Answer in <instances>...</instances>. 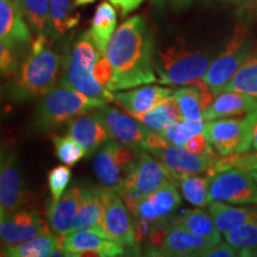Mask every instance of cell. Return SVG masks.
<instances>
[{"label": "cell", "mask_w": 257, "mask_h": 257, "mask_svg": "<svg viewBox=\"0 0 257 257\" xmlns=\"http://www.w3.org/2000/svg\"><path fill=\"white\" fill-rule=\"evenodd\" d=\"M106 56L113 67L111 92L124 91L157 81L154 68V42L142 16H133L112 35Z\"/></svg>", "instance_id": "1"}, {"label": "cell", "mask_w": 257, "mask_h": 257, "mask_svg": "<svg viewBox=\"0 0 257 257\" xmlns=\"http://www.w3.org/2000/svg\"><path fill=\"white\" fill-rule=\"evenodd\" d=\"M63 57L51 48L49 36L38 34L31 50L18 70L12 95L16 100L44 96L55 86L62 69Z\"/></svg>", "instance_id": "2"}, {"label": "cell", "mask_w": 257, "mask_h": 257, "mask_svg": "<svg viewBox=\"0 0 257 257\" xmlns=\"http://www.w3.org/2000/svg\"><path fill=\"white\" fill-rule=\"evenodd\" d=\"M213 57L211 54L189 47L185 41L176 40L157 50L154 68L157 80L165 85H186L206 73Z\"/></svg>", "instance_id": "3"}, {"label": "cell", "mask_w": 257, "mask_h": 257, "mask_svg": "<svg viewBox=\"0 0 257 257\" xmlns=\"http://www.w3.org/2000/svg\"><path fill=\"white\" fill-rule=\"evenodd\" d=\"M106 104L107 102L104 100L92 98L60 83V86L53 87L46 95L42 96L34 118L35 127L40 131L53 130L54 127Z\"/></svg>", "instance_id": "4"}, {"label": "cell", "mask_w": 257, "mask_h": 257, "mask_svg": "<svg viewBox=\"0 0 257 257\" xmlns=\"http://www.w3.org/2000/svg\"><path fill=\"white\" fill-rule=\"evenodd\" d=\"M168 180L170 181L169 170L159 160L150 156L147 150L138 149L136 166L125 176L117 193L124 200L131 216L136 217L138 201L155 192Z\"/></svg>", "instance_id": "5"}, {"label": "cell", "mask_w": 257, "mask_h": 257, "mask_svg": "<svg viewBox=\"0 0 257 257\" xmlns=\"http://www.w3.org/2000/svg\"><path fill=\"white\" fill-rule=\"evenodd\" d=\"M257 123V110L239 118H219L207 120L204 133L219 155L246 153L252 148V137Z\"/></svg>", "instance_id": "6"}, {"label": "cell", "mask_w": 257, "mask_h": 257, "mask_svg": "<svg viewBox=\"0 0 257 257\" xmlns=\"http://www.w3.org/2000/svg\"><path fill=\"white\" fill-rule=\"evenodd\" d=\"M252 50L251 36L245 27L239 25L229 43L213 59L206 73L201 76V80L207 83L214 96L224 91L225 86L231 81Z\"/></svg>", "instance_id": "7"}, {"label": "cell", "mask_w": 257, "mask_h": 257, "mask_svg": "<svg viewBox=\"0 0 257 257\" xmlns=\"http://www.w3.org/2000/svg\"><path fill=\"white\" fill-rule=\"evenodd\" d=\"M224 201L233 205L257 204V182L249 170L230 168L210 176L208 204Z\"/></svg>", "instance_id": "8"}, {"label": "cell", "mask_w": 257, "mask_h": 257, "mask_svg": "<svg viewBox=\"0 0 257 257\" xmlns=\"http://www.w3.org/2000/svg\"><path fill=\"white\" fill-rule=\"evenodd\" d=\"M104 218L99 227L93 230L124 248L136 245L134 223L123 199L114 189L104 186Z\"/></svg>", "instance_id": "9"}, {"label": "cell", "mask_w": 257, "mask_h": 257, "mask_svg": "<svg viewBox=\"0 0 257 257\" xmlns=\"http://www.w3.org/2000/svg\"><path fill=\"white\" fill-rule=\"evenodd\" d=\"M59 249L66 256H98L115 257L123 256L124 246L106 239L95 230H79L59 236Z\"/></svg>", "instance_id": "10"}, {"label": "cell", "mask_w": 257, "mask_h": 257, "mask_svg": "<svg viewBox=\"0 0 257 257\" xmlns=\"http://www.w3.org/2000/svg\"><path fill=\"white\" fill-rule=\"evenodd\" d=\"M149 153L169 170L170 181L175 185H178L179 180L184 175L207 173V170L216 162V160L210 157L194 155L185 147L167 146L157 148Z\"/></svg>", "instance_id": "11"}, {"label": "cell", "mask_w": 257, "mask_h": 257, "mask_svg": "<svg viewBox=\"0 0 257 257\" xmlns=\"http://www.w3.org/2000/svg\"><path fill=\"white\" fill-rule=\"evenodd\" d=\"M93 114L107 128L111 138L136 149H142L144 137L150 130L133 115L125 114L118 108L107 105L96 108Z\"/></svg>", "instance_id": "12"}, {"label": "cell", "mask_w": 257, "mask_h": 257, "mask_svg": "<svg viewBox=\"0 0 257 257\" xmlns=\"http://www.w3.org/2000/svg\"><path fill=\"white\" fill-rule=\"evenodd\" d=\"M180 204L181 198L176 185L168 180L155 192L138 201L135 218H142L152 225L168 223Z\"/></svg>", "instance_id": "13"}, {"label": "cell", "mask_w": 257, "mask_h": 257, "mask_svg": "<svg viewBox=\"0 0 257 257\" xmlns=\"http://www.w3.org/2000/svg\"><path fill=\"white\" fill-rule=\"evenodd\" d=\"M49 229L35 211L17 210L5 213L0 219V240L9 245L27 242Z\"/></svg>", "instance_id": "14"}, {"label": "cell", "mask_w": 257, "mask_h": 257, "mask_svg": "<svg viewBox=\"0 0 257 257\" xmlns=\"http://www.w3.org/2000/svg\"><path fill=\"white\" fill-rule=\"evenodd\" d=\"M218 244L219 242L206 238V237L198 236V234L184 229L180 225L172 224L165 242L155 256H205V253L210 251Z\"/></svg>", "instance_id": "15"}, {"label": "cell", "mask_w": 257, "mask_h": 257, "mask_svg": "<svg viewBox=\"0 0 257 257\" xmlns=\"http://www.w3.org/2000/svg\"><path fill=\"white\" fill-rule=\"evenodd\" d=\"M28 199L17 160L14 155L6 157L0 165V207L5 213H11L23 206Z\"/></svg>", "instance_id": "16"}, {"label": "cell", "mask_w": 257, "mask_h": 257, "mask_svg": "<svg viewBox=\"0 0 257 257\" xmlns=\"http://www.w3.org/2000/svg\"><path fill=\"white\" fill-rule=\"evenodd\" d=\"M61 73L62 74H61L60 83L62 85L76 89V91L92 96V98L100 99L106 102L113 101V93L96 81L93 72L80 66L68 54L66 57H63L62 72Z\"/></svg>", "instance_id": "17"}, {"label": "cell", "mask_w": 257, "mask_h": 257, "mask_svg": "<svg viewBox=\"0 0 257 257\" xmlns=\"http://www.w3.org/2000/svg\"><path fill=\"white\" fill-rule=\"evenodd\" d=\"M104 213V186H81V200L73 218L69 232L96 229L101 224Z\"/></svg>", "instance_id": "18"}, {"label": "cell", "mask_w": 257, "mask_h": 257, "mask_svg": "<svg viewBox=\"0 0 257 257\" xmlns=\"http://www.w3.org/2000/svg\"><path fill=\"white\" fill-rule=\"evenodd\" d=\"M0 41L24 47L31 41V32L17 0H0Z\"/></svg>", "instance_id": "19"}, {"label": "cell", "mask_w": 257, "mask_h": 257, "mask_svg": "<svg viewBox=\"0 0 257 257\" xmlns=\"http://www.w3.org/2000/svg\"><path fill=\"white\" fill-rule=\"evenodd\" d=\"M68 135L86 150V156L92 155L111 138L107 128L94 114H82L69 120Z\"/></svg>", "instance_id": "20"}, {"label": "cell", "mask_w": 257, "mask_h": 257, "mask_svg": "<svg viewBox=\"0 0 257 257\" xmlns=\"http://www.w3.org/2000/svg\"><path fill=\"white\" fill-rule=\"evenodd\" d=\"M257 110V99L240 92H221L202 113L204 120L244 115Z\"/></svg>", "instance_id": "21"}, {"label": "cell", "mask_w": 257, "mask_h": 257, "mask_svg": "<svg viewBox=\"0 0 257 257\" xmlns=\"http://www.w3.org/2000/svg\"><path fill=\"white\" fill-rule=\"evenodd\" d=\"M173 93V89L161 86H143L128 92L113 94V101L125 108L128 114L150 111Z\"/></svg>", "instance_id": "22"}, {"label": "cell", "mask_w": 257, "mask_h": 257, "mask_svg": "<svg viewBox=\"0 0 257 257\" xmlns=\"http://www.w3.org/2000/svg\"><path fill=\"white\" fill-rule=\"evenodd\" d=\"M81 200V186H73L57 202H51L48 208L47 218L51 230L63 236L69 232L73 218Z\"/></svg>", "instance_id": "23"}, {"label": "cell", "mask_w": 257, "mask_h": 257, "mask_svg": "<svg viewBox=\"0 0 257 257\" xmlns=\"http://www.w3.org/2000/svg\"><path fill=\"white\" fill-rule=\"evenodd\" d=\"M208 213L221 233L236 229L249 221L257 220L256 208L233 206L232 204L224 201H211L208 204Z\"/></svg>", "instance_id": "24"}, {"label": "cell", "mask_w": 257, "mask_h": 257, "mask_svg": "<svg viewBox=\"0 0 257 257\" xmlns=\"http://www.w3.org/2000/svg\"><path fill=\"white\" fill-rule=\"evenodd\" d=\"M115 27H117V12L114 8L111 3L101 2L95 10L92 18L91 29L88 30L101 55L106 54L108 42L114 34Z\"/></svg>", "instance_id": "25"}, {"label": "cell", "mask_w": 257, "mask_h": 257, "mask_svg": "<svg viewBox=\"0 0 257 257\" xmlns=\"http://www.w3.org/2000/svg\"><path fill=\"white\" fill-rule=\"evenodd\" d=\"M114 140H108L94 157V173L99 182L115 192L123 184L124 175L114 161Z\"/></svg>", "instance_id": "26"}, {"label": "cell", "mask_w": 257, "mask_h": 257, "mask_svg": "<svg viewBox=\"0 0 257 257\" xmlns=\"http://www.w3.org/2000/svg\"><path fill=\"white\" fill-rule=\"evenodd\" d=\"M130 115H133L135 119L142 123L149 130L156 131V133L162 131L166 126L174 121L182 120V114L173 94L167 96L165 100L161 101L150 111Z\"/></svg>", "instance_id": "27"}, {"label": "cell", "mask_w": 257, "mask_h": 257, "mask_svg": "<svg viewBox=\"0 0 257 257\" xmlns=\"http://www.w3.org/2000/svg\"><path fill=\"white\" fill-rule=\"evenodd\" d=\"M59 249V234L50 232L38 234L27 242L10 245L3 250L5 256L10 257H48L53 256Z\"/></svg>", "instance_id": "28"}, {"label": "cell", "mask_w": 257, "mask_h": 257, "mask_svg": "<svg viewBox=\"0 0 257 257\" xmlns=\"http://www.w3.org/2000/svg\"><path fill=\"white\" fill-rule=\"evenodd\" d=\"M172 224L180 225L184 229L191 231V232L198 234V236L206 237V238L213 239L219 243L221 242L219 230L217 229L211 214L202 210H199V208L184 212L181 216L175 218L172 221Z\"/></svg>", "instance_id": "29"}, {"label": "cell", "mask_w": 257, "mask_h": 257, "mask_svg": "<svg viewBox=\"0 0 257 257\" xmlns=\"http://www.w3.org/2000/svg\"><path fill=\"white\" fill-rule=\"evenodd\" d=\"M27 23L35 32L53 37L49 0H17Z\"/></svg>", "instance_id": "30"}, {"label": "cell", "mask_w": 257, "mask_h": 257, "mask_svg": "<svg viewBox=\"0 0 257 257\" xmlns=\"http://www.w3.org/2000/svg\"><path fill=\"white\" fill-rule=\"evenodd\" d=\"M240 92L257 99V50H252L248 59L237 70L223 92Z\"/></svg>", "instance_id": "31"}, {"label": "cell", "mask_w": 257, "mask_h": 257, "mask_svg": "<svg viewBox=\"0 0 257 257\" xmlns=\"http://www.w3.org/2000/svg\"><path fill=\"white\" fill-rule=\"evenodd\" d=\"M53 38L62 37L80 22V14L74 11L72 0H49Z\"/></svg>", "instance_id": "32"}, {"label": "cell", "mask_w": 257, "mask_h": 257, "mask_svg": "<svg viewBox=\"0 0 257 257\" xmlns=\"http://www.w3.org/2000/svg\"><path fill=\"white\" fill-rule=\"evenodd\" d=\"M172 94L179 106L182 119L191 121L204 120L202 119V113L205 111L204 102H202V95L198 87L187 85L186 87L173 91Z\"/></svg>", "instance_id": "33"}, {"label": "cell", "mask_w": 257, "mask_h": 257, "mask_svg": "<svg viewBox=\"0 0 257 257\" xmlns=\"http://www.w3.org/2000/svg\"><path fill=\"white\" fill-rule=\"evenodd\" d=\"M208 184L210 176H199L198 174L184 175L178 182L182 195L195 207H204L208 204Z\"/></svg>", "instance_id": "34"}, {"label": "cell", "mask_w": 257, "mask_h": 257, "mask_svg": "<svg viewBox=\"0 0 257 257\" xmlns=\"http://www.w3.org/2000/svg\"><path fill=\"white\" fill-rule=\"evenodd\" d=\"M204 125L202 120L191 121L182 119L169 124L162 131H160V135L169 146L185 147L189 138L202 133Z\"/></svg>", "instance_id": "35"}, {"label": "cell", "mask_w": 257, "mask_h": 257, "mask_svg": "<svg viewBox=\"0 0 257 257\" xmlns=\"http://www.w3.org/2000/svg\"><path fill=\"white\" fill-rule=\"evenodd\" d=\"M68 55L75 62H78L80 66H82L83 68L93 72L96 61H98L101 54L99 53L98 48L93 42L89 32L85 31L83 34L80 35L78 40L74 42Z\"/></svg>", "instance_id": "36"}, {"label": "cell", "mask_w": 257, "mask_h": 257, "mask_svg": "<svg viewBox=\"0 0 257 257\" xmlns=\"http://www.w3.org/2000/svg\"><path fill=\"white\" fill-rule=\"evenodd\" d=\"M230 168H240L244 170L257 169V150L253 153H239L229 154V155H219V157L213 163V166L207 170L208 176H213L218 173Z\"/></svg>", "instance_id": "37"}, {"label": "cell", "mask_w": 257, "mask_h": 257, "mask_svg": "<svg viewBox=\"0 0 257 257\" xmlns=\"http://www.w3.org/2000/svg\"><path fill=\"white\" fill-rule=\"evenodd\" d=\"M223 234L227 243L239 250V256L249 250L257 249V220L249 221Z\"/></svg>", "instance_id": "38"}, {"label": "cell", "mask_w": 257, "mask_h": 257, "mask_svg": "<svg viewBox=\"0 0 257 257\" xmlns=\"http://www.w3.org/2000/svg\"><path fill=\"white\" fill-rule=\"evenodd\" d=\"M53 143L55 147V154L63 165L72 167L86 156V150L68 136H54Z\"/></svg>", "instance_id": "39"}, {"label": "cell", "mask_w": 257, "mask_h": 257, "mask_svg": "<svg viewBox=\"0 0 257 257\" xmlns=\"http://www.w3.org/2000/svg\"><path fill=\"white\" fill-rule=\"evenodd\" d=\"M72 179V170L69 166L60 165L54 167L48 174V185L51 193V202H57L68 187Z\"/></svg>", "instance_id": "40"}, {"label": "cell", "mask_w": 257, "mask_h": 257, "mask_svg": "<svg viewBox=\"0 0 257 257\" xmlns=\"http://www.w3.org/2000/svg\"><path fill=\"white\" fill-rule=\"evenodd\" d=\"M17 48L0 41V78L11 79L17 76L19 70Z\"/></svg>", "instance_id": "41"}, {"label": "cell", "mask_w": 257, "mask_h": 257, "mask_svg": "<svg viewBox=\"0 0 257 257\" xmlns=\"http://www.w3.org/2000/svg\"><path fill=\"white\" fill-rule=\"evenodd\" d=\"M185 148L188 152H191L192 154L198 156L210 157V159L213 160H217L218 157H219L216 153H214L212 144L210 143V141L207 140V137L205 136L204 133L194 135V136L189 138L185 144Z\"/></svg>", "instance_id": "42"}, {"label": "cell", "mask_w": 257, "mask_h": 257, "mask_svg": "<svg viewBox=\"0 0 257 257\" xmlns=\"http://www.w3.org/2000/svg\"><path fill=\"white\" fill-rule=\"evenodd\" d=\"M113 67H112V63L108 60V57L106 56V54L99 56L94 66V69H93V75H94L96 81L107 88L108 83L113 78Z\"/></svg>", "instance_id": "43"}, {"label": "cell", "mask_w": 257, "mask_h": 257, "mask_svg": "<svg viewBox=\"0 0 257 257\" xmlns=\"http://www.w3.org/2000/svg\"><path fill=\"white\" fill-rule=\"evenodd\" d=\"M239 256V250L229 243H219L205 253L204 257H236Z\"/></svg>", "instance_id": "44"}, {"label": "cell", "mask_w": 257, "mask_h": 257, "mask_svg": "<svg viewBox=\"0 0 257 257\" xmlns=\"http://www.w3.org/2000/svg\"><path fill=\"white\" fill-rule=\"evenodd\" d=\"M153 225L148 223L147 220L142 219V218H136L134 223V230H135V237H136V243L142 242L143 239H146L149 234L150 230H152Z\"/></svg>", "instance_id": "45"}, {"label": "cell", "mask_w": 257, "mask_h": 257, "mask_svg": "<svg viewBox=\"0 0 257 257\" xmlns=\"http://www.w3.org/2000/svg\"><path fill=\"white\" fill-rule=\"evenodd\" d=\"M111 4L120 10L121 16H126L136 10L144 0H110Z\"/></svg>", "instance_id": "46"}, {"label": "cell", "mask_w": 257, "mask_h": 257, "mask_svg": "<svg viewBox=\"0 0 257 257\" xmlns=\"http://www.w3.org/2000/svg\"><path fill=\"white\" fill-rule=\"evenodd\" d=\"M170 4L176 10H182L191 6L193 3H195L197 0H169Z\"/></svg>", "instance_id": "47"}, {"label": "cell", "mask_w": 257, "mask_h": 257, "mask_svg": "<svg viewBox=\"0 0 257 257\" xmlns=\"http://www.w3.org/2000/svg\"><path fill=\"white\" fill-rule=\"evenodd\" d=\"M95 0H74V4L75 6H83V5H88L94 3Z\"/></svg>", "instance_id": "48"}, {"label": "cell", "mask_w": 257, "mask_h": 257, "mask_svg": "<svg viewBox=\"0 0 257 257\" xmlns=\"http://www.w3.org/2000/svg\"><path fill=\"white\" fill-rule=\"evenodd\" d=\"M251 149L257 150V123L255 125V131H253V137H252V148Z\"/></svg>", "instance_id": "49"}, {"label": "cell", "mask_w": 257, "mask_h": 257, "mask_svg": "<svg viewBox=\"0 0 257 257\" xmlns=\"http://www.w3.org/2000/svg\"><path fill=\"white\" fill-rule=\"evenodd\" d=\"M223 2L233 3V4H237V3H243V2H245V0H223Z\"/></svg>", "instance_id": "50"}, {"label": "cell", "mask_w": 257, "mask_h": 257, "mask_svg": "<svg viewBox=\"0 0 257 257\" xmlns=\"http://www.w3.org/2000/svg\"><path fill=\"white\" fill-rule=\"evenodd\" d=\"M251 175L253 176V178H255V180H256V182H257V169H255V170H251Z\"/></svg>", "instance_id": "51"}, {"label": "cell", "mask_w": 257, "mask_h": 257, "mask_svg": "<svg viewBox=\"0 0 257 257\" xmlns=\"http://www.w3.org/2000/svg\"><path fill=\"white\" fill-rule=\"evenodd\" d=\"M2 162H3V154L0 152V165H2Z\"/></svg>", "instance_id": "52"}]
</instances>
